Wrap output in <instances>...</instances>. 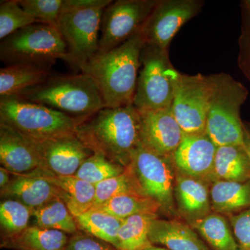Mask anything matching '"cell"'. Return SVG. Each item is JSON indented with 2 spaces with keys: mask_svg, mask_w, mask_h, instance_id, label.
<instances>
[{
  "mask_svg": "<svg viewBox=\"0 0 250 250\" xmlns=\"http://www.w3.org/2000/svg\"><path fill=\"white\" fill-rule=\"evenodd\" d=\"M141 113L134 104L105 107L82 122L77 137L93 154L126 167L141 145Z\"/></svg>",
  "mask_w": 250,
  "mask_h": 250,
  "instance_id": "obj_1",
  "label": "cell"
},
{
  "mask_svg": "<svg viewBox=\"0 0 250 250\" xmlns=\"http://www.w3.org/2000/svg\"><path fill=\"white\" fill-rule=\"evenodd\" d=\"M143 45L140 31L114 49L97 54L80 67L96 83L106 107L134 103Z\"/></svg>",
  "mask_w": 250,
  "mask_h": 250,
  "instance_id": "obj_2",
  "label": "cell"
},
{
  "mask_svg": "<svg viewBox=\"0 0 250 250\" xmlns=\"http://www.w3.org/2000/svg\"><path fill=\"white\" fill-rule=\"evenodd\" d=\"M16 95L83 121L106 107L96 83L83 72L50 75L43 83Z\"/></svg>",
  "mask_w": 250,
  "mask_h": 250,
  "instance_id": "obj_3",
  "label": "cell"
},
{
  "mask_svg": "<svg viewBox=\"0 0 250 250\" xmlns=\"http://www.w3.org/2000/svg\"><path fill=\"white\" fill-rule=\"evenodd\" d=\"M111 0H64L57 29L67 45L69 63L80 67L99 51L104 10Z\"/></svg>",
  "mask_w": 250,
  "mask_h": 250,
  "instance_id": "obj_4",
  "label": "cell"
},
{
  "mask_svg": "<svg viewBox=\"0 0 250 250\" xmlns=\"http://www.w3.org/2000/svg\"><path fill=\"white\" fill-rule=\"evenodd\" d=\"M83 121L18 95L0 98V125L34 142L76 134Z\"/></svg>",
  "mask_w": 250,
  "mask_h": 250,
  "instance_id": "obj_5",
  "label": "cell"
},
{
  "mask_svg": "<svg viewBox=\"0 0 250 250\" xmlns=\"http://www.w3.org/2000/svg\"><path fill=\"white\" fill-rule=\"evenodd\" d=\"M213 90L206 133L218 147L243 146L244 125L240 111L248 98V89L226 73L211 75Z\"/></svg>",
  "mask_w": 250,
  "mask_h": 250,
  "instance_id": "obj_6",
  "label": "cell"
},
{
  "mask_svg": "<svg viewBox=\"0 0 250 250\" xmlns=\"http://www.w3.org/2000/svg\"><path fill=\"white\" fill-rule=\"evenodd\" d=\"M0 59L6 65L29 64L49 69L58 59L69 62L59 31L42 23L22 28L1 41Z\"/></svg>",
  "mask_w": 250,
  "mask_h": 250,
  "instance_id": "obj_7",
  "label": "cell"
},
{
  "mask_svg": "<svg viewBox=\"0 0 250 250\" xmlns=\"http://www.w3.org/2000/svg\"><path fill=\"white\" fill-rule=\"evenodd\" d=\"M141 64L133 103L135 107L139 111L171 108L179 72L171 63L169 51L144 44Z\"/></svg>",
  "mask_w": 250,
  "mask_h": 250,
  "instance_id": "obj_8",
  "label": "cell"
},
{
  "mask_svg": "<svg viewBox=\"0 0 250 250\" xmlns=\"http://www.w3.org/2000/svg\"><path fill=\"white\" fill-rule=\"evenodd\" d=\"M212 90L211 75L179 73L171 109L184 134L206 132Z\"/></svg>",
  "mask_w": 250,
  "mask_h": 250,
  "instance_id": "obj_9",
  "label": "cell"
},
{
  "mask_svg": "<svg viewBox=\"0 0 250 250\" xmlns=\"http://www.w3.org/2000/svg\"><path fill=\"white\" fill-rule=\"evenodd\" d=\"M159 0H117L104 10L98 53L124 43L141 31Z\"/></svg>",
  "mask_w": 250,
  "mask_h": 250,
  "instance_id": "obj_10",
  "label": "cell"
},
{
  "mask_svg": "<svg viewBox=\"0 0 250 250\" xmlns=\"http://www.w3.org/2000/svg\"><path fill=\"white\" fill-rule=\"evenodd\" d=\"M129 166L143 194L158 202L162 209L172 210L174 189L172 157L159 155L141 145L131 156Z\"/></svg>",
  "mask_w": 250,
  "mask_h": 250,
  "instance_id": "obj_11",
  "label": "cell"
},
{
  "mask_svg": "<svg viewBox=\"0 0 250 250\" xmlns=\"http://www.w3.org/2000/svg\"><path fill=\"white\" fill-rule=\"evenodd\" d=\"M202 0H159L141 29L143 42L169 51L172 39L201 11Z\"/></svg>",
  "mask_w": 250,
  "mask_h": 250,
  "instance_id": "obj_12",
  "label": "cell"
},
{
  "mask_svg": "<svg viewBox=\"0 0 250 250\" xmlns=\"http://www.w3.org/2000/svg\"><path fill=\"white\" fill-rule=\"evenodd\" d=\"M41 161L39 172L57 176H74L93 154L76 134L34 142Z\"/></svg>",
  "mask_w": 250,
  "mask_h": 250,
  "instance_id": "obj_13",
  "label": "cell"
},
{
  "mask_svg": "<svg viewBox=\"0 0 250 250\" xmlns=\"http://www.w3.org/2000/svg\"><path fill=\"white\" fill-rule=\"evenodd\" d=\"M143 147L164 156L172 157L184 136L171 108L139 111Z\"/></svg>",
  "mask_w": 250,
  "mask_h": 250,
  "instance_id": "obj_14",
  "label": "cell"
},
{
  "mask_svg": "<svg viewBox=\"0 0 250 250\" xmlns=\"http://www.w3.org/2000/svg\"><path fill=\"white\" fill-rule=\"evenodd\" d=\"M217 149L218 146L206 132L184 134L182 142L172 154V162L181 174L202 181H213Z\"/></svg>",
  "mask_w": 250,
  "mask_h": 250,
  "instance_id": "obj_15",
  "label": "cell"
},
{
  "mask_svg": "<svg viewBox=\"0 0 250 250\" xmlns=\"http://www.w3.org/2000/svg\"><path fill=\"white\" fill-rule=\"evenodd\" d=\"M0 162L14 175H29L41 168L40 156L31 140L0 125Z\"/></svg>",
  "mask_w": 250,
  "mask_h": 250,
  "instance_id": "obj_16",
  "label": "cell"
},
{
  "mask_svg": "<svg viewBox=\"0 0 250 250\" xmlns=\"http://www.w3.org/2000/svg\"><path fill=\"white\" fill-rule=\"evenodd\" d=\"M15 176L9 184L1 189V198L17 200L33 210L57 200L65 202V194L40 176Z\"/></svg>",
  "mask_w": 250,
  "mask_h": 250,
  "instance_id": "obj_17",
  "label": "cell"
},
{
  "mask_svg": "<svg viewBox=\"0 0 250 250\" xmlns=\"http://www.w3.org/2000/svg\"><path fill=\"white\" fill-rule=\"evenodd\" d=\"M149 240L151 244L168 250H209L190 227L176 220L156 218L151 225Z\"/></svg>",
  "mask_w": 250,
  "mask_h": 250,
  "instance_id": "obj_18",
  "label": "cell"
},
{
  "mask_svg": "<svg viewBox=\"0 0 250 250\" xmlns=\"http://www.w3.org/2000/svg\"><path fill=\"white\" fill-rule=\"evenodd\" d=\"M174 194L179 210L192 221L209 214L210 192L205 181L179 173L174 184Z\"/></svg>",
  "mask_w": 250,
  "mask_h": 250,
  "instance_id": "obj_19",
  "label": "cell"
},
{
  "mask_svg": "<svg viewBox=\"0 0 250 250\" xmlns=\"http://www.w3.org/2000/svg\"><path fill=\"white\" fill-rule=\"evenodd\" d=\"M31 174L40 176L59 188L65 194V203L74 216L91 209L95 202V187L76 176H57L36 172Z\"/></svg>",
  "mask_w": 250,
  "mask_h": 250,
  "instance_id": "obj_20",
  "label": "cell"
},
{
  "mask_svg": "<svg viewBox=\"0 0 250 250\" xmlns=\"http://www.w3.org/2000/svg\"><path fill=\"white\" fill-rule=\"evenodd\" d=\"M51 75L47 67L14 64L0 70V96H11L43 83Z\"/></svg>",
  "mask_w": 250,
  "mask_h": 250,
  "instance_id": "obj_21",
  "label": "cell"
},
{
  "mask_svg": "<svg viewBox=\"0 0 250 250\" xmlns=\"http://www.w3.org/2000/svg\"><path fill=\"white\" fill-rule=\"evenodd\" d=\"M217 180H250V161L243 146L218 147L213 166V181Z\"/></svg>",
  "mask_w": 250,
  "mask_h": 250,
  "instance_id": "obj_22",
  "label": "cell"
},
{
  "mask_svg": "<svg viewBox=\"0 0 250 250\" xmlns=\"http://www.w3.org/2000/svg\"><path fill=\"white\" fill-rule=\"evenodd\" d=\"M211 208L217 213H229L250 208V180H217L210 190Z\"/></svg>",
  "mask_w": 250,
  "mask_h": 250,
  "instance_id": "obj_23",
  "label": "cell"
},
{
  "mask_svg": "<svg viewBox=\"0 0 250 250\" xmlns=\"http://www.w3.org/2000/svg\"><path fill=\"white\" fill-rule=\"evenodd\" d=\"M68 241L66 233L34 225L6 238L4 246L18 250H64Z\"/></svg>",
  "mask_w": 250,
  "mask_h": 250,
  "instance_id": "obj_24",
  "label": "cell"
},
{
  "mask_svg": "<svg viewBox=\"0 0 250 250\" xmlns=\"http://www.w3.org/2000/svg\"><path fill=\"white\" fill-rule=\"evenodd\" d=\"M192 226L213 250H240L228 221L223 215L209 213L192 221Z\"/></svg>",
  "mask_w": 250,
  "mask_h": 250,
  "instance_id": "obj_25",
  "label": "cell"
},
{
  "mask_svg": "<svg viewBox=\"0 0 250 250\" xmlns=\"http://www.w3.org/2000/svg\"><path fill=\"white\" fill-rule=\"evenodd\" d=\"M79 230L117 247L123 219L100 210L90 209L75 217Z\"/></svg>",
  "mask_w": 250,
  "mask_h": 250,
  "instance_id": "obj_26",
  "label": "cell"
},
{
  "mask_svg": "<svg viewBox=\"0 0 250 250\" xmlns=\"http://www.w3.org/2000/svg\"><path fill=\"white\" fill-rule=\"evenodd\" d=\"M156 218V213H143L124 219L118 231L117 249L142 250L150 245L149 229Z\"/></svg>",
  "mask_w": 250,
  "mask_h": 250,
  "instance_id": "obj_27",
  "label": "cell"
},
{
  "mask_svg": "<svg viewBox=\"0 0 250 250\" xmlns=\"http://www.w3.org/2000/svg\"><path fill=\"white\" fill-rule=\"evenodd\" d=\"M161 208L155 200L143 195H122L113 197L91 209L109 213L117 218L124 219L143 213H156Z\"/></svg>",
  "mask_w": 250,
  "mask_h": 250,
  "instance_id": "obj_28",
  "label": "cell"
},
{
  "mask_svg": "<svg viewBox=\"0 0 250 250\" xmlns=\"http://www.w3.org/2000/svg\"><path fill=\"white\" fill-rule=\"evenodd\" d=\"M36 226L62 231V232H78V226L75 216L62 200L49 202L40 208L33 210Z\"/></svg>",
  "mask_w": 250,
  "mask_h": 250,
  "instance_id": "obj_29",
  "label": "cell"
},
{
  "mask_svg": "<svg viewBox=\"0 0 250 250\" xmlns=\"http://www.w3.org/2000/svg\"><path fill=\"white\" fill-rule=\"evenodd\" d=\"M95 197L93 207L119 195L127 194L145 195L134 171L129 166L125 167L123 173L95 184Z\"/></svg>",
  "mask_w": 250,
  "mask_h": 250,
  "instance_id": "obj_30",
  "label": "cell"
},
{
  "mask_svg": "<svg viewBox=\"0 0 250 250\" xmlns=\"http://www.w3.org/2000/svg\"><path fill=\"white\" fill-rule=\"evenodd\" d=\"M33 209L14 200H4L0 205V225L6 238L15 236L29 227Z\"/></svg>",
  "mask_w": 250,
  "mask_h": 250,
  "instance_id": "obj_31",
  "label": "cell"
},
{
  "mask_svg": "<svg viewBox=\"0 0 250 250\" xmlns=\"http://www.w3.org/2000/svg\"><path fill=\"white\" fill-rule=\"evenodd\" d=\"M125 167L110 161L101 154H93L80 166L75 176L95 184L123 173Z\"/></svg>",
  "mask_w": 250,
  "mask_h": 250,
  "instance_id": "obj_32",
  "label": "cell"
},
{
  "mask_svg": "<svg viewBox=\"0 0 250 250\" xmlns=\"http://www.w3.org/2000/svg\"><path fill=\"white\" fill-rule=\"evenodd\" d=\"M39 23L18 4V0L1 1L0 4V39L4 40L20 29Z\"/></svg>",
  "mask_w": 250,
  "mask_h": 250,
  "instance_id": "obj_33",
  "label": "cell"
},
{
  "mask_svg": "<svg viewBox=\"0 0 250 250\" xmlns=\"http://www.w3.org/2000/svg\"><path fill=\"white\" fill-rule=\"evenodd\" d=\"M64 0H18V4L39 23L57 28Z\"/></svg>",
  "mask_w": 250,
  "mask_h": 250,
  "instance_id": "obj_34",
  "label": "cell"
},
{
  "mask_svg": "<svg viewBox=\"0 0 250 250\" xmlns=\"http://www.w3.org/2000/svg\"><path fill=\"white\" fill-rule=\"evenodd\" d=\"M241 33L238 39V66L250 82V11L243 7Z\"/></svg>",
  "mask_w": 250,
  "mask_h": 250,
  "instance_id": "obj_35",
  "label": "cell"
},
{
  "mask_svg": "<svg viewBox=\"0 0 250 250\" xmlns=\"http://www.w3.org/2000/svg\"><path fill=\"white\" fill-rule=\"evenodd\" d=\"M64 250H119L107 242L85 232H77L70 238Z\"/></svg>",
  "mask_w": 250,
  "mask_h": 250,
  "instance_id": "obj_36",
  "label": "cell"
},
{
  "mask_svg": "<svg viewBox=\"0 0 250 250\" xmlns=\"http://www.w3.org/2000/svg\"><path fill=\"white\" fill-rule=\"evenodd\" d=\"M233 233L241 250H250V208L231 218Z\"/></svg>",
  "mask_w": 250,
  "mask_h": 250,
  "instance_id": "obj_37",
  "label": "cell"
},
{
  "mask_svg": "<svg viewBox=\"0 0 250 250\" xmlns=\"http://www.w3.org/2000/svg\"><path fill=\"white\" fill-rule=\"evenodd\" d=\"M9 171L1 166L0 167V188L3 189L9 184L10 181Z\"/></svg>",
  "mask_w": 250,
  "mask_h": 250,
  "instance_id": "obj_38",
  "label": "cell"
},
{
  "mask_svg": "<svg viewBox=\"0 0 250 250\" xmlns=\"http://www.w3.org/2000/svg\"><path fill=\"white\" fill-rule=\"evenodd\" d=\"M245 150L248 154L250 161V133L244 126V144H243Z\"/></svg>",
  "mask_w": 250,
  "mask_h": 250,
  "instance_id": "obj_39",
  "label": "cell"
},
{
  "mask_svg": "<svg viewBox=\"0 0 250 250\" xmlns=\"http://www.w3.org/2000/svg\"><path fill=\"white\" fill-rule=\"evenodd\" d=\"M142 250H168L166 249L165 248H161V247H157L155 246H153L152 244L149 245L145 248L144 249Z\"/></svg>",
  "mask_w": 250,
  "mask_h": 250,
  "instance_id": "obj_40",
  "label": "cell"
}]
</instances>
